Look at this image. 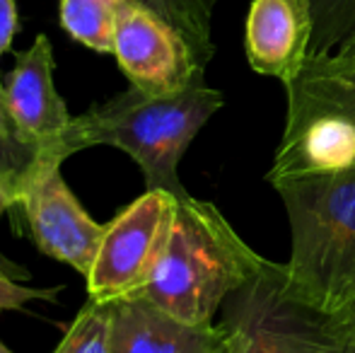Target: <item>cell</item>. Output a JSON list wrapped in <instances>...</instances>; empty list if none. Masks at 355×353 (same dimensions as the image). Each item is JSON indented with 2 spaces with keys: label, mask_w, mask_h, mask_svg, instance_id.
Returning <instances> with one entry per match:
<instances>
[{
  "label": "cell",
  "mask_w": 355,
  "mask_h": 353,
  "mask_svg": "<svg viewBox=\"0 0 355 353\" xmlns=\"http://www.w3.org/2000/svg\"><path fill=\"white\" fill-rule=\"evenodd\" d=\"M63 157L39 155V162L17 191L34 245L51 259L87 276L102 242L104 225L92 221L61 172Z\"/></svg>",
  "instance_id": "8992f818"
},
{
  "label": "cell",
  "mask_w": 355,
  "mask_h": 353,
  "mask_svg": "<svg viewBox=\"0 0 355 353\" xmlns=\"http://www.w3.org/2000/svg\"><path fill=\"white\" fill-rule=\"evenodd\" d=\"M334 317L338 329V351L355 353V298L343 310L334 312Z\"/></svg>",
  "instance_id": "d6986e66"
},
{
  "label": "cell",
  "mask_w": 355,
  "mask_h": 353,
  "mask_svg": "<svg viewBox=\"0 0 355 353\" xmlns=\"http://www.w3.org/2000/svg\"><path fill=\"white\" fill-rule=\"evenodd\" d=\"M53 46L46 34H39L27 51L17 53V63L5 80V97L17 126L39 148L42 155L68 160L63 143L73 117L53 83Z\"/></svg>",
  "instance_id": "ba28073f"
},
{
  "label": "cell",
  "mask_w": 355,
  "mask_h": 353,
  "mask_svg": "<svg viewBox=\"0 0 355 353\" xmlns=\"http://www.w3.org/2000/svg\"><path fill=\"white\" fill-rule=\"evenodd\" d=\"M109 353H218L230 341L223 322L208 327L187 325L145 298L112 302Z\"/></svg>",
  "instance_id": "8fae6325"
},
{
  "label": "cell",
  "mask_w": 355,
  "mask_h": 353,
  "mask_svg": "<svg viewBox=\"0 0 355 353\" xmlns=\"http://www.w3.org/2000/svg\"><path fill=\"white\" fill-rule=\"evenodd\" d=\"M12 206H15V196L8 191V189H3V187H0V218H3L5 213H8Z\"/></svg>",
  "instance_id": "7402d4cb"
},
{
  "label": "cell",
  "mask_w": 355,
  "mask_h": 353,
  "mask_svg": "<svg viewBox=\"0 0 355 353\" xmlns=\"http://www.w3.org/2000/svg\"><path fill=\"white\" fill-rule=\"evenodd\" d=\"M114 305L87 300L53 353H109Z\"/></svg>",
  "instance_id": "2e32d148"
},
{
  "label": "cell",
  "mask_w": 355,
  "mask_h": 353,
  "mask_svg": "<svg viewBox=\"0 0 355 353\" xmlns=\"http://www.w3.org/2000/svg\"><path fill=\"white\" fill-rule=\"evenodd\" d=\"M261 261L218 206L191 193L177 196L167 245L138 298L187 325L208 327Z\"/></svg>",
  "instance_id": "7a4b0ae2"
},
{
  "label": "cell",
  "mask_w": 355,
  "mask_h": 353,
  "mask_svg": "<svg viewBox=\"0 0 355 353\" xmlns=\"http://www.w3.org/2000/svg\"><path fill=\"white\" fill-rule=\"evenodd\" d=\"M334 56L341 58V61H346V63H353V66H355V34L348 39L346 44H343L341 49H338L336 53H334Z\"/></svg>",
  "instance_id": "44dd1931"
},
{
  "label": "cell",
  "mask_w": 355,
  "mask_h": 353,
  "mask_svg": "<svg viewBox=\"0 0 355 353\" xmlns=\"http://www.w3.org/2000/svg\"><path fill=\"white\" fill-rule=\"evenodd\" d=\"M39 148L24 136L8 107L5 85L0 83V187L8 189L17 203V191L39 162Z\"/></svg>",
  "instance_id": "9a60e30c"
},
{
  "label": "cell",
  "mask_w": 355,
  "mask_h": 353,
  "mask_svg": "<svg viewBox=\"0 0 355 353\" xmlns=\"http://www.w3.org/2000/svg\"><path fill=\"white\" fill-rule=\"evenodd\" d=\"M225 104L220 89L196 80L174 94H145L138 87L73 117L63 150L71 157L85 148H116L138 162L145 187L187 196L179 162L191 141Z\"/></svg>",
  "instance_id": "6da1fadb"
},
{
  "label": "cell",
  "mask_w": 355,
  "mask_h": 353,
  "mask_svg": "<svg viewBox=\"0 0 355 353\" xmlns=\"http://www.w3.org/2000/svg\"><path fill=\"white\" fill-rule=\"evenodd\" d=\"M314 37L309 56L336 53L355 34V0H312Z\"/></svg>",
  "instance_id": "e0dca14e"
},
{
  "label": "cell",
  "mask_w": 355,
  "mask_h": 353,
  "mask_svg": "<svg viewBox=\"0 0 355 353\" xmlns=\"http://www.w3.org/2000/svg\"><path fill=\"white\" fill-rule=\"evenodd\" d=\"M167 19L189 42L196 61L206 68L215 56L213 44V12L218 0H133Z\"/></svg>",
  "instance_id": "4fadbf2b"
},
{
  "label": "cell",
  "mask_w": 355,
  "mask_h": 353,
  "mask_svg": "<svg viewBox=\"0 0 355 353\" xmlns=\"http://www.w3.org/2000/svg\"><path fill=\"white\" fill-rule=\"evenodd\" d=\"M58 293H61V286L34 288V286L17 283L5 276V273H0V310H22L24 305H29L34 300H56ZM0 353H12V351L0 341Z\"/></svg>",
  "instance_id": "ac0fdd59"
},
{
  "label": "cell",
  "mask_w": 355,
  "mask_h": 353,
  "mask_svg": "<svg viewBox=\"0 0 355 353\" xmlns=\"http://www.w3.org/2000/svg\"><path fill=\"white\" fill-rule=\"evenodd\" d=\"M288 117L312 112L341 114L355 123V66L329 56H309L302 73L285 87Z\"/></svg>",
  "instance_id": "7c38bea8"
},
{
  "label": "cell",
  "mask_w": 355,
  "mask_h": 353,
  "mask_svg": "<svg viewBox=\"0 0 355 353\" xmlns=\"http://www.w3.org/2000/svg\"><path fill=\"white\" fill-rule=\"evenodd\" d=\"M19 27L17 5L15 0H0V56L10 49Z\"/></svg>",
  "instance_id": "ffe728a7"
},
{
  "label": "cell",
  "mask_w": 355,
  "mask_h": 353,
  "mask_svg": "<svg viewBox=\"0 0 355 353\" xmlns=\"http://www.w3.org/2000/svg\"><path fill=\"white\" fill-rule=\"evenodd\" d=\"M268 184L288 213L293 286L319 310H343L355 298V167Z\"/></svg>",
  "instance_id": "3957f363"
},
{
  "label": "cell",
  "mask_w": 355,
  "mask_h": 353,
  "mask_svg": "<svg viewBox=\"0 0 355 353\" xmlns=\"http://www.w3.org/2000/svg\"><path fill=\"white\" fill-rule=\"evenodd\" d=\"M174 203V193L145 189L104 225L102 242L85 276L87 300L112 305L141 295L167 245Z\"/></svg>",
  "instance_id": "5b68a950"
},
{
  "label": "cell",
  "mask_w": 355,
  "mask_h": 353,
  "mask_svg": "<svg viewBox=\"0 0 355 353\" xmlns=\"http://www.w3.org/2000/svg\"><path fill=\"white\" fill-rule=\"evenodd\" d=\"M237 353H341L336 317L300 295L288 266L263 259L223 305Z\"/></svg>",
  "instance_id": "277c9868"
},
{
  "label": "cell",
  "mask_w": 355,
  "mask_h": 353,
  "mask_svg": "<svg viewBox=\"0 0 355 353\" xmlns=\"http://www.w3.org/2000/svg\"><path fill=\"white\" fill-rule=\"evenodd\" d=\"M355 167V123L341 114L312 112L285 117L281 148L266 182L288 177L336 175Z\"/></svg>",
  "instance_id": "30bf717a"
},
{
  "label": "cell",
  "mask_w": 355,
  "mask_h": 353,
  "mask_svg": "<svg viewBox=\"0 0 355 353\" xmlns=\"http://www.w3.org/2000/svg\"><path fill=\"white\" fill-rule=\"evenodd\" d=\"M123 0H61V24L83 46L114 53L119 8Z\"/></svg>",
  "instance_id": "5bb4252c"
},
{
  "label": "cell",
  "mask_w": 355,
  "mask_h": 353,
  "mask_svg": "<svg viewBox=\"0 0 355 353\" xmlns=\"http://www.w3.org/2000/svg\"><path fill=\"white\" fill-rule=\"evenodd\" d=\"M218 353H237V344H234V336H232V332H230V341L223 346Z\"/></svg>",
  "instance_id": "603a6c76"
},
{
  "label": "cell",
  "mask_w": 355,
  "mask_h": 353,
  "mask_svg": "<svg viewBox=\"0 0 355 353\" xmlns=\"http://www.w3.org/2000/svg\"><path fill=\"white\" fill-rule=\"evenodd\" d=\"M114 56L128 83L145 94L182 92L206 73L187 39L167 19L133 0H123L119 8Z\"/></svg>",
  "instance_id": "52a82bcc"
},
{
  "label": "cell",
  "mask_w": 355,
  "mask_h": 353,
  "mask_svg": "<svg viewBox=\"0 0 355 353\" xmlns=\"http://www.w3.org/2000/svg\"><path fill=\"white\" fill-rule=\"evenodd\" d=\"M314 37L312 0H252L244 51L252 71L285 87L302 73Z\"/></svg>",
  "instance_id": "9c48e42d"
}]
</instances>
